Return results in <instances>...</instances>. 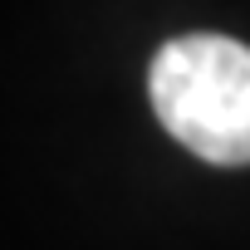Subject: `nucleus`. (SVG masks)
Listing matches in <instances>:
<instances>
[{
    "instance_id": "1",
    "label": "nucleus",
    "mask_w": 250,
    "mask_h": 250,
    "mask_svg": "<svg viewBox=\"0 0 250 250\" xmlns=\"http://www.w3.org/2000/svg\"><path fill=\"white\" fill-rule=\"evenodd\" d=\"M152 108L162 128L216 167L250 162V49L230 35H177L157 49Z\"/></svg>"
}]
</instances>
